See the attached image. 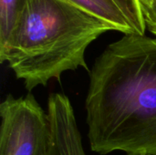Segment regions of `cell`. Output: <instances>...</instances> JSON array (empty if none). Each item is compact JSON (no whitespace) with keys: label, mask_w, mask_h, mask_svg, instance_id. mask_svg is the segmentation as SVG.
Returning <instances> with one entry per match:
<instances>
[{"label":"cell","mask_w":156,"mask_h":155,"mask_svg":"<svg viewBox=\"0 0 156 155\" xmlns=\"http://www.w3.org/2000/svg\"><path fill=\"white\" fill-rule=\"evenodd\" d=\"M111 30L109 23L67 0H25L17 24L0 50V62H6L30 91L59 80L66 71H90L86 49Z\"/></svg>","instance_id":"cell-2"},{"label":"cell","mask_w":156,"mask_h":155,"mask_svg":"<svg viewBox=\"0 0 156 155\" xmlns=\"http://www.w3.org/2000/svg\"><path fill=\"white\" fill-rule=\"evenodd\" d=\"M139 1V4H140V6H141V9L142 8H144V7H147L151 5L152 1L153 0H138Z\"/></svg>","instance_id":"cell-9"},{"label":"cell","mask_w":156,"mask_h":155,"mask_svg":"<svg viewBox=\"0 0 156 155\" xmlns=\"http://www.w3.org/2000/svg\"><path fill=\"white\" fill-rule=\"evenodd\" d=\"M25 0H0V50L3 49L16 24Z\"/></svg>","instance_id":"cell-6"},{"label":"cell","mask_w":156,"mask_h":155,"mask_svg":"<svg viewBox=\"0 0 156 155\" xmlns=\"http://www.w3.org/2000/svg\"><path fill=\"white\" fill-rule=\"evenodd\" d=\"M109 23L114 30L133 34V29L114 0H67Z\"/></svg>","instance_id":"cell-5"},{"label":"cell","mask_w":156,"mask_h":155,"mask_svg":"<svg viewBox=\"0 0 156 155\" xmlns=\"http://www.w3.org/2000/svg\"><path fill=\"white\" fill-rule=\"evenodd\" d=\"M146 28L156 37V0H153L147 7L142 8Z\"/></svg>","instance_id":"cell-8"},{"label":"cell","mask_w":156,"mask_h":155,"mask_svg":"<svg viewBox=\"0 0 156 155\" xmlns=\"http://www.w3.org/2000/svg\"><path fill=\"white\" fill-rule=\"evenodd\" d=\"M47 112L51 129L49 155H87L69 99L61 93L50 94Z\"/></svg>","instance_id":"cell-4"},{"label":"cell","mask_w":156,"mask_h":155,"mask_svg":"<svg viewBox=\"0 0 156 155\" xmlns=\"http://www.w3.org/2000/svg\"><path fill=\"white\" fill-rule=\"evenodd\" d=\"M127 18L133 34L145 35L146 26L138 0H114Z\"/></svg>","instance_id":"cell-7"},{"label":"cell","mask_w":156,"mask_h":155,"mask_svg":"<svg viewBox=\"0 0 156 155\" xmlns=\"http://www.w3.org/2000/svg\"><path fill=\"white\" fill-rule=\"evenodd\" d=\"M0 155H49L48 114L32 94L7 95L0 104Z\"/></svg>","instance_id":"cell-3"},{"label":"cell","mask_w":156,"mask_h":155,"mask_svg":"<svg viewBox=\"0 0 156 155\" xmlns=\"http://www.w3.org/2000/svg\"><path fill=\"white\" fill-rule=\"evenodd\" d=\"M89 73L85 110L91 152L156 155V37L124 34Z\"/></svg>","instance_id":"cell-1"}]
</instances>
